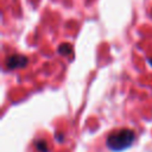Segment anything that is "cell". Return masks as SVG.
<instances>
[{
	"instance_id": "5",
	"label": "cell",
	"mask_w": 152,
	"mask_h": 152,
	"mask_svg": "<svg viewBox=\"0 0 152 152\" xmlns=\"http://www.w3.org/2000/svg\"><path fill=\"white\" fill-rule=\"evenodd\" d=\"M150 64H151V65H152V58H151V59H150Z\"/></svg>"
},
{
	"instance_id": "2",
	"label": "cell",
	"mask_w": 152,
	"mask_h": 152,
	"mask_svg": "<svg viewBox=\"0 0 152 152\" xmlns=\"http://www.w3.org/2000/svg\"><path fill=\"white\" fill-rule=\"evenodd\" d=\"M27 62H28V59L23 55H11L6 58L5 65L7 69L14 70L18 68H24L27 64Z\"/></svg>"
},
{
	"instance_id": "4",
	"label": "cell",
	"mask_w": 152,
	"mask_h": 152,
	"mask_svg": "<svg viewBox=\"0 0 152 152\" xmlns=\"http://www.w3.org/2000/svg\"><path fill=\"white\" fill-rule=\"evenodd\" d=\"M34 146H36V148H37V151H39V152H48V145H46V142H45V140H38V141H36L34 142Z\"/></svg>"
},
{
	"instance_id": "3",
	"label": "cell",
	"mask_w": 152,
	"mask_h": 152,
	"mask_svg": "<svg viewBox=\"0 0 152 152\" xmlns=\"http://www.w3.org/2000/svg\"><path fill=\"white\" fill-rule=\"evenodd\" d=\"M72 51V48L69 43H63L59 45L58 48V53L59 55H63V56H66V55H70Z\"/></svg>"
},
{
	"instance_id": "1",
	"label": "cell",
	"mask_w": 152,
	"mask_h": 152,
	"mask_svg": "<svg viewBox=\"0 0 152 152\" xmlns=\"http://www.w3.org/2000/svg\"><path fill=\"white\" fill-rule=\"evenodd\" d=\"M134 139H135L134 131L129 128H121V129L113 131L107 137L106 145L109 150L119 152V151H124L128 148L133 144Z\"/></svg>"
}]
</instances>
